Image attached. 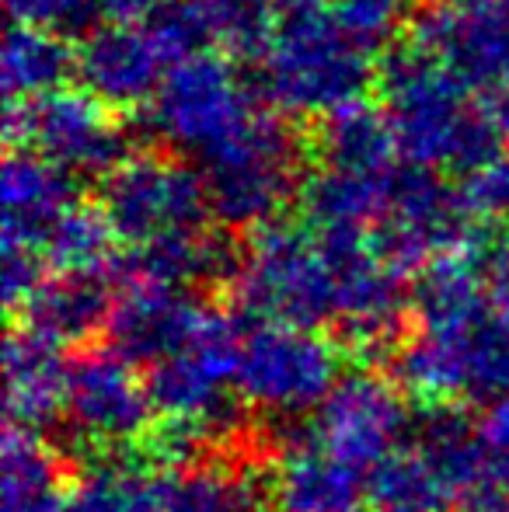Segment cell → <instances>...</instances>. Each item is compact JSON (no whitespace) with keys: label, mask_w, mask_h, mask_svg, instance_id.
<instances>
[{"label":"cell","mask_w":509,"mask_h":512,"mask_svg":"<svg viewBox=\"0 0 509 512\" xmlns=\"http://www.w3.org/2000/svg\"><path fill=\"white\" fill-rule=\"evenodd\" d=\"M70 74H77V53L70 49L67 35L32 25L7 28L4 53H0V84H4L7 105L53 95L67 84Z\"/></svg>","instance_id":"25"},{"label":"cell","mask_w":509,"mask_h":512,"mask_svg":"<svg viewBox=\"0 0 509 512\" xmlns=\"http://www.w3.org/2000/svg\"><path fill=\"white\" fill-rule=\"evenodd\" d=\"M234 297L258 321L318 328L339 314V283L311 223L272 220L255 230L241 269L234 276Z\"/></svg>","instance_id":"3"},{"label":"cell","mask_w":509,"mask_h":512,"mask_svg":"<svg viewBox=\"0 0 509 512\" xmlns=\"http://www.w3.org/2000/svg\"><path fill=\"white\" fill-rule=\"evenodd\" d=\"M363 495L367 474L314 443L311 425L297 443L283 446V460L272 478L279 512H360Z\"/></svg>","instance_id":"21"},{"label":"cell","mask_w":509,"mask_h":512,"mask_svg":"<svg viewBox=\"0 0 509 512\" xmlns=\"http://www.w3.org/2000/svg\"><path fill=\"white\" fill-rule=\"evenodd\" d=\"M0 283H4V304L7 307H25V300L39 290L42 276V251L18 248V244H0Z\"/></svg>","instance_id":"33"},{"label":"cell","mask_w":509,"mask_h":512,"mask_svg":"<svg viewBox=\"0 0 509 512\" xmlns=\"http://www.w3.org/2000/svg\"><path fill=\"white\" fill-rule=\"evenodd\" d=\"M112 286L109 276H56L42 279L39 290L25 300V331L46 338L53 345H77L88 342L95 331L109 328L112 317Z\"/></svg>","instance_id":"22"},{"label":"cell","mask_w":509,"mask_h":512,"mask_svg":"<svg viewBox=\"0 0 509 512\" xmlns=\"http://www.w3.org/2000/svg\"><path fill=\"white\" fill-rule=\"evenodd\" d=\"M245 335L234 317L206 310L203 324L168 359L150 366L147 391L164 422L196 425L206 439H220L234 429L238 408L227 387L238 380V359Z\"/></svg>","instance_id":"10"},{"label":"cell","mask_w":509,"mask_h":512,"mask_svg":"<svg viewBox=\"0 0 509 512\" xmlns=\"http://www.w3.org/2000/svg\"><path fill=\"white\" fill-rule=\"evenodd\" d=\"M102 209L129 248L203 230L210 216L203 171L161 154H133L102 178Z\"/></svg>","instance_id":"12"},{"label":"cell","mask_w":509,"mask_h":512,"mask_svg":"<svg viewBox=\"0 0 509 512\" xmlns=\"http://www.w3.org/2000/svg\"><path fill=\"white\" fill-rule=\"evenodd\" d=\"M258 112V91L248 88L231 56L199 53L168 70L147 105V126L171 150L203 164L245 133Z\"/></svg>","instance_id":"5"},{"label":"cell","mask_w":509,"mask_h":512,"mask_svg":"<svg viewBox=\"0 0 509 512\" xmlns=\"http://www.w3.org/2000/svg\"><path fill=\"white\" fill-rule=\"evenodd\" d=\"M482 279L489 304L509 321V234L482 251Z\"/></svg>","instance_id":"35"},{"label":"cell","mask_w":509,"mask_h":512,"mask_svg":"<svg viewBox=\"0 0 509 512\" xmlns=\"http://www.w3.org/2000/svg\"><path fill=\"white\" fill-rule=\"evenodd\" d=\"M342 380L339 345L318 328L258 321L241 342L238 394L272 418L318 411Z\"/></svg>","instance_id":"9"},{"label":"cell","mask_w":509,"mask_h":512,"mask_svg":"<svg viewBox=\"0 0 509 512\" xmlns=\"http://www.w3.org/2000/svg\"><path fill=\"white\" fill-rule=\"evenodd\" d=\"M14 25L46 28L56 35H88L102 21V0H4Z\"/></svg>","instance_id":"30"},{"label":"cell","mask_w":509,"mask_h":512,"mask_svg":"<svg viewBox=\"0 0 509 512\" xmlns=\"http://www.w3.org/2000/svg\"><path fill=\"white\" fill-rule=\"evenodd\" d=\"M412 42L475 98L509 95V0H426Z\"/></svg>","instance_id":"13"},{"label":"cell","mask_w":509,"mask_h":512,"mask_svg":"<svg viewBox=\"0 0 509 512\" xmlns=\"http://www.w3.org/2000/svg\"><path fill=\"white\" fill-rule=\"evenodd\" d=\"M60 460L42 436L7 429L0 464V509L4 512H67Z\"/></svg>","instance_id":"26"},{"label":"cell","mask_w":509,"mask_h":512,"mask_svg":"<svg viewBox=\"0 0 509 512\" xmlns=\"http://www.w3.org/2000/svg\"><path fill=\"white\" fill-rule=\"evenodd\" d=\"M377 84L398 154L415 168L471 178L506 154V136L489 102L464 91L415 42L387 49Z\"/></svg>","instance_id":"1"},{"label":"cell","mask_w":509,"mask_h":512,"mask_svg":"<svg viewBox=\"0 0 509 512\" xmlns=\"http://www.w3.org/2000/svg\"><path fill=\"white\" fill-rule=\"evenodd\" d=\"M398 380L426 405H496L509 398V321L496 307L422 328L398 349Z\"/></svg>","instance_id":"4"},{"label":"cell","mask_w":509,"mask_h":512,"mask_svg":"<svg viewBox=\"0 0 509 512\" xmlns=\"http://www.w3.org/2000/svg\"><path fill=\"white\" fill-rule=\"evenodd\" d=\"M4 133L11 147L32 150L70 175L105 178L129 157L123 122L88 91L60 88L32 102L7 105Z\"/></svg>","instance_id":"11"},{"label":"cell","mask_w":509,"mask_h":512,"mask_svg":"<svg viewBox=\"0 0 509 512\" xmlns=\"http://www.w3.org/2000/svg\"><path fill=\"white\" fill-rule=\"evenodd\" d=\"M67 380L70 366L63 359L60 345L32 335V331H14L4 349V408L7 429L42 432L56 425V418L67 415Z\"/></svg>","instance_id":"19"},{"label":"cell","mask_w":509,"mask_h":512,"mask_svg":"<svg viewBox=\"0 0 509 512\" xmlns=\"http://www.w3.org/2000/svg\"><path fill=\"white\" fill-rule=\"evenodd\" d=\"M412 432L405 398L377 373H349L314 411L311 436L349 467L370 474Z\"/></svg>","instance_id":"14"},{"label":"cell","mask_w":509,"mask_h":512,"mask_svg":"<svg viewBox=\"0 0 509 512\" xmlns=\"http://www.w3.org/2000/svg\"><path fill=\"white\" fill-rule=\"evenodd\" d=\"M412 450L433 467L454 502H461L478 485H489L482 432L457 405H426L412 422Z\"/></svg>","instance_id":"23"},{"label":"cell","mask_w":509,"mask_h":512,"mask_svg":"<svg viewBox=\"0 0 509 512\" xmlns=\"http://www.w3.org/2000/svg\"><path fill=\"white\" fill-rule=\"evenodd\" d=\"M318 154L325 168L353 171V175L367 178L391 175L401 157L384 108L370 102H353L321 119Z\"/></svg>","instance_id":"24"},{"label":"cell","mask_w":509,"mask_h":512,"mask_svg":"<svg viewBox=\"0 0 509 512\" xmlns=\"http://www.w3.org/2000/svg\"><path fill=\"white\" fill-rule=\"evenodd\" d=\"M269 7H279V11H300V7H314V4H321V0H265Z\"/></svg>","instance_id":"38"},{"label":"cell","mask_w":509,"mask_h":512,"mask_svg":"<svg viewBox=\"0 0 509 512\" xmlns=\"http://www.w3.org/2000/svg\"><path fill=\"white\" fill-rule=\"evenodd\" d=\"M367 495L381 512H443L454 506V495L412 446L394 450L367 474Z\"/></svg>","instance_id":"29"},{"label":"cell","mask_w":509,"mask_h":512,"mask_svg":"<svg viewBox=\"0 0 509 512\" xmlns=\"http://www.w3.org/2000/svg\"><path fill=\"white\" fill-rule=\"evenodd\" d=\"M147 380L116 349L84 352L70 363L67 418L81 446L123 450L147 436L154 422Z\"/></svg>","instance_id":"15"},{"label":"cell","mask_w":509,"mask_h":512,"mask_svg":"<svg viewBox=\"0 0 509 512\" xmlns=\"http://www.w3.org/2000/svg\"><path fill=\"white\" fill-rule=\"evenodd\" d=\"M199 171L210 213L227 227L258 230L276 220L279 209L304 185V143L290 122L262 108L252 126L199 164Z\"/></svg>","instance_id":"6"},{"label":"cell","mask_w":509,"mask_h":512,"mask_svg":"<svg viewBox=\"0 0 509 512\" xmlns=\"http://www.w3.org/2000/svg\"><path fill=\"white\" fill-rule=\"evenodd\" d=\"M461 512H509V488L503 485H478L461 502Z\"/></svg>","instance_id":"37"},{"label":"cell","mask_w":509,"mask_h":512,"mask_svg":"<svg viewBox=\"0 0 509 512\" xmlns=\"http://www.w3.org/2000/svg\"><path fill=\"white\" fill-rule=\"evenodd\" d=\"M206 307L189 290L126 283L109 317V349L133 366H154L178 352L203 324Z\"/></svg>","instance_id":"17"},{"label":"cell","mask_w":509,"mask_h":512,"mask_svg":"<svg viewBox=\"0 0 509 512\" xmlns=\"http://www.w3.org/2000/svg\"><path fill=\"white\" fill-rule=\"evenodd\" d=\"M0 203H4V241L18 248L42 251L49 230L63 220L67 209H74L77 182L70 171L32 150L11 147L4 157V175H0Z\"/></svg>","instance_id":"18"},{"label":"cell","mask_w":509,"mask_h":512,"mask_svg":"<svg viewBox=\"0 0 509 512\" xmlns=\"http://www.w3.org/2000/svg\"><path fill=\"white\" fill-rule=\"evenodd\" d=\"M384 178L353 175V171L325 168L304 178L300 203L311 227H363L370 230L384 206Z\"/></svg>","instance_id":"27"},{"label":"cell","mask_w":509,"mask_h":512,"mask_svg":"<svg viewBox=\"0 0 509 512\" xmlns=\"http://www.w3.org/2000/svg\"><path fill=\"white\" fill-rule=\"evenodd\" d=\"M370 241L398 272H422L450 251L485 244V237L464 189H450L440 171L398 164L384 182V206L370 227Z\"/></svg>","instance_id":"8"},{"label":"cell","mask_w":509,"mask_h":512,"mask_svg":"<svg viewBox=\"0 0 509 512\" xmlns=\"http://www.w3.org/2000/svg\"><path fill=\"white\" fill-rule=\"evenodd\" d=\"M464 199L478 220H509V154L464 182Z\"/></svg>","instance_id":"32"},{"label":"cell","mask_w":509,"mask_h":512,"mask_svg":"<svg viewBox=\"0 0 509 512\" xmlns=\"http://www.w3.org/2000/svg\"><path fill=\"white\" fill-rule=\"evenodd\" d=\"M161 0H102L105 25H143L157 11Z\"/></svg>","instance_id":"36"},{"label":"cell","mask_w":509,"mask_h":512,"mask_svg":"<svg viewBox=\"0 0 509 512\" xmlns=\"http://www.w3.org/2000/svg\"><path fill=\"white\" fill-rule=\"evenodd\" d=\"M374 56L356 46L335 21L332 4L286 11L255 56V91L283 115L328 119L363 102L374 81Z\"/></svg>","instance_id":"2"},{"label":"cell","mask_w":509,"mask_h":512,"mask_svg":"<svg viewBox=\"0 0 509 512\" xmlns=\"http://www.w3.org/2000/svg\"><path fill=\"white\" fill-rule=\"evenodd\" d=\"M405 0H335L332 14L342 25V32L363 46L370 56L387 49V42L394 39L405 14Z\"/></svg>","instance_id":"31"},{"label":"cell","mask_w":509,"mask_h":512,"mask_svg":"<svg viewBox=\"0 0 509 512\" xmlns=\"http://www.w3.org/2000/svg\"><path fill=\"white\" fill-rule=\"evenodd\" d=\"M478 432H482L489 485L509 488V398L485 408V418L478 422Z\"/></svg>","instance_id":"34"},{"label":"cell","mask_w":509,"mask_h":512,"mask_svg":"<svg viewBox=\"0 0 509 512\" xmlns=\"http://www.w3.org/2000/svg\"><path fill=\"white\" fill-rule=\"evenodd\" d=\"M175 63L147 25H98L77 46L84 91L109 108L150 105Z\"/></svg>","instance_id":"16"},{"label":"cell","mask_w":509,"mask_h":512,"mask_svg":"<svg viewBox=\"0 0 509 512\" xmlns=\"http://www.w3.org/2000/svg\"><path fill=\"white\" fill-rule=\"evenodd\" d=\"M265 488L252 471L231 467H164L140 471L105 460L70 492L67 512H262Z\"/></svg>","instance_id":"7"},{"label":"cell","mask_w":509,"mask_h":512,"mask_svg":"<svg viewBox=\"0 0 509 512\" xmlns=\"http://www.w3.org/2000/svg\"><path fill=\"white\" fill-rule=\"evenodd\" d=\"M241 258L234 244L210 230H185L157 241L136 244L126 255H119L116 276L123 283H157L189 290L206 283H234L241 269Z\"/></svg>","instance_id":"20"},{"label":"cell","mask_w":509,"mask_h":512,"mask_svg":"<svg viewBox=\"0 0 509 512\" xmlns=\"http://www.w3.org/2000/svg\"><path fill=\"white\" fill-rule=\"evenodd\" d=\"M116 241L119 234L102 206L77 203L49 230L42 258L56 272H70V276H109L119 262Z\"/></svg>","instance_id":"28"}]
</instances>
